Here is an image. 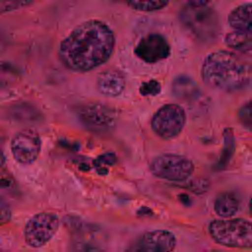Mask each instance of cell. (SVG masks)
Instances as JSON below:
<instances>
[{
	"instance_id": "cell-1",
	"label": "cell",
	"mask_w": 252,
	"mask_h": 252,
	"mask_svg": "<svg viewBox=\"0 0 252 252\" xmlns=\"http://www.w3.org/2000/svg\"><path fill=\"white\" fill-rule=\"evenodd\" d=\"M115 37L103 22L90 20L77 26L59 47V57L70 70L87 72L106 62L114 49Z\"/></svg>"
},
{
	"instance_id": "cell-2",
	"label": "cell",
	"mask_w": 252,
	"mask_h": 252,
	"mask_svg": "<svg viewBox=\"0 0 252 252\" xmlns=\"http://www.w3.org/2000/svg\"><path fill=\"white\" fill-rule=\"evenodd\" d=\"M201 74L209 87L223 92H235L251 84L252 64L230 51L218 50L205 58Z\"/></svg>"
},
{
	"instance_id": "cell-3",
	"label": "cell",
	"mask_w": 252,
	"mask_h": 252,
	"mask_svg": "<svg viewBox=\"0 0 252 252\" xmlns=\"http://www.w3.org/2000/svg\"><path fill=\"white\" fill-rule=\"evenodd\" d=\"M209 232L220 245L235 248L252 247V222L247 220H215L209 224Z\"/></svg>"
},
{
	"instance_id": "cell-4",
	"label": "cell",
	"mask_w": 252,
	"mask_h": 252,
	"mask_svg": "<svg viewBox=\"0 0 252 252\" xmlns=\"http://www.w3.org/2000/svg\"><path fill=\"white\" fill-rule=\"evenodd\" d=\"M179 18L183 27L198 40H211L219 32L218 16L207 6L187 5L181 10Z\"/></svg>"
},
{
	"instance_id": "cell-5",
	"label": "cell",
	"mask_w": 252,
	"mask_h": 252,
	"mask_svg": "<svg viewBox=\"0 0 252 252\" xmlns=\"http://www.w3.org/2000/svg\"><path fill=\"white\" fill-rule=\"evenodd\" d=\"M150 171L158 178L180 182L192 175L194 164L189 158L183 156L163 154L158 156L151 161Z\"/></svg>"
},
{
	"instance_id": "cell-6",
	"label": "cell",
	"mask_w": 252,
	"mask_h": 252,
	"mask_svg": "<svg viewBox=\"0 0 252 252\" xmlns=\"http://www.w3.org/2000/svg\"><path fill=\"white\" fill-rule=\"evenodd\" d=\"M185 123V110L178 104L168 103L162 105L154 114L151 127L158 137L170 140L181 133Z\"/></svg>"
},
{
	"instance_id": "cell-7",
	"label": "cell",
	"mask_w": 252,
	"mask_h": 252,
	"mask_svg": "<svg viewBox=\"0 0 252 252\" xmlns=\"http://www.w3.org/2000/svg\"><path fill=\"white\" fill-rule=\"evenodd\" d=\"M59 219L53 213H39L32 217L26 223L24 235L26 242L34 248L45 245L57 232Z\"/></svg>"
},
{
	"instance_id": "cell-8",
	"label": "cell",
	"mask_w": 252,
	"mask_h": 252,
	"mask_svg": "<svg viewBox=\"0 0 252 252\" xmlns=\"http://www.w3.org/2000/svg\"><path fill=\"white\" fill-rule=\"evenodd\" d=\"M79 118L88 129L97 133L109 132L115 127L117 121L115 110L99 102L83 105L79 110Z\"/></svg>"
},
{
	"instance_id": "cell-9",
	"label": "cell",
	"mask_w": 252,
	"mask_h": 252,
	"mask_svg": "<svg viewBox=\"0 0 252 252\" xmlns=\"http://www.w3.org/2000/svg\"><path fill=\"white\" fill-rule=\"evenodd\" d=\"M71 250L72 252H105L106 237L99 227L81 223L72 232Z\"/></svg>"
},
{
	"instance_id": "cell-10",
	"label": "cell",
	"mask_w": 252,
	"mask_h": 252,
	"mask_svg": "<svg viewBox=\"0 0 252 252\" xmlns=\"http://www.w3.org/2000/svg\"><path fill=\"white\" fill-rule=\"evenodd\" d=\"M41 138L31 128L21 130L11 141V151L14 158L21 164H31L39 156Z\"/></svg>"
},
{
	"instance_id": "cell-11",
	"label": "cell",
	"mask_w": 252,
	"mask_h": 252,
	"mask_svg": "<svg viewBox=\"0 0 252 252\" xmlns=\"http://www.w3.org/2000/svg\"><path fill=\"white\" fill-rule=\"evenodd\" d=\"M175 246L176 238L172 232L157 229L143 233L126 252H172Z\"/></svg>"
},
{
	"instance_id": "cell-12",
	"label": "cell",
	"mask_w": 252,
	"mask_h": 252,
	"mask_svg": "<svg viewBox=\"0 0 252 252\" xmlns=\"http://www.w3.org/2000/svg\"><path fill=\"white\" fill-rule=\"evenodd\" d=\"M135 54L147 63H157L170 54V46L161 34L150 33L142 37L135 47Z\"/></svg>"
},
{
	"instance_id": "cell-13",
	"label": "cell",
	"mask_w": 252,
	"mask_h": 252,
	"mask_svg": "<svg viewBox=\"0 0 252 252\" xmlns=\"http://www.w3.org/2000/svg\"><path fill=\"white\" fill-rule=\"evenodd\" d=\"M97 90L106 96H117L125 88V79L116 70H106L99 74L96 82Z\"/></svg>"
},
{
	"instance_id": "cell-14",
	"label": "cell",
	"mask_w": 252,
	"mask_h": 252,
	"mask_svg": "<svg viewBox=\"0 0 252 252\" xmlns=\"http://www.w3.org/2000/svg\"><path fill=\"white\" fill-rule=\"evenodd\" d=\"M227 21L234 31L252 33V4H243L234 8L229 13Z\"/></svg>"
},
{
	"instance_id": "cell-15",
	"label": "cell",
	"mask_w": 252,
	"mask_h": 252,
	"mask_svg": "<svg viewBox=\"0 0 252 252\" xmlns=\"http://www.w3.org/2000/svg\"><path fill=\"white\" fill-rule=\"evenodd\" d=\"M217 215L222 218H230L236 215L240 209V201L238 197L231 192L220 194L214 204Z\"/></svg>"
},
{
	"instance_id": "cell-16",
	"label": "cell",
	"mask_w": 252,
	"mask_h": 252,
	"mask_svg": "<svg viewBox=\"0 0 252 252\" xmlns=\"http://www.w3.org/2000/svg\"><path fill=\"white\" fill-rule=\"evenodd\" d=\"M224 41L230 48L252 57V33L234 31L225 35Z\"/></svg>"
},
{
	"instance_id": "cell-17",
	"label": "cell",
	"mask_w": 252,
	"mask_h": 252,
	"mask_svg": "<svg viewBox=\"0 0 252 252\" xmlns=\"http://www.w3.org/2000/svg\"><path fill=\"white\" fill-rule=\"evenodd\" d=\"M172 91L176 96L182 99H186L196 95L198 88L190 78L181 76L175 79V81L173 82Z\"/></svg>"
},
{
	"instance_id": "cell-18",
	"label": "cell",
	"mask_w": 252,
	"mask_h": 252,
	"mask_svg": "<svg viewBox=\"0 0 252 252\" xmlns=\"http://www.w3.org/2000/svg\"><path fill=\"white\" fill-rule=\"evenodd\" d=\"M134 10L141 12H153L164 8L169 0H126Z\"/></svg>"
},
{
	"instance_id": "cell-19",
	"label": "cell",
	"mask_w": 252,
	"mask_h": 252,
	"mask_svg": "<svg viewBox=\"0 0 252 252\" xmlns=\"http://www.w3.org/2000/svg\"><path fill=\"white\" fill-rule=\"evenodd\" d=\"M238 119L246 129L252 132V99L239 108Z\"/></svg>"
},
{
	"instance_id": "cell-20",
	"label": "cell",
	"mask_w": 252,
	"mask_h": 252,
	"mask_svg": "<svg viewBox=\"0 0 252 252\" xmlns=\"http://www.w3.org/2000/svg\"><path fill=\"white\" fill-rule=\"evenodd\" d=\"M33 0H1V12L6 13L30 5Z\"/></svg>"
},
{
	"instance_id": "cell-21",
	"label": "cell",
	"mask_w": 252,
	"mask_h": 252,
	"mask_svg": "<svg viewBox=\"0 0 252 252\" xmlns=\"http://www.w3.org/2000/svg\"><path fill=\"white\" fill-rule=\"evenodd\" d=\"M159 91H160V85L156 80H151L149 82H146L140 88V92L144 95H149V94L155 95L158 94Z\"/></svg>"
},
{
	"instance_id": "cell-22",
	"label": "cell",
	"mask_w": 252,
	"mask_h": 252,
	"mask_svg": "<svg viewBox=\"0 0 252 252\" xmlns=\"http://www.w3.org/2000/svg\"><path fill=\"white\" fill-rule=\"evenodd\" d=\"M187 5L189 6H196V7H200V6H207V4L211 1V0H184Z\"/></svg>"
},
{
	"instance_id": "cell-23",
	"label": "cell",
	"mask_w": 252,
	"mask_h": 252,
	"mask_svg": "<svg viewBox=\"0 0 252 252\" xmlns=\"http://www.w3.org/2000/svg\"><path fill=\"white\" fill-rule=\"evenodd\" d=\"M249 208H250V212L252 213V199L250 201V204H249Z\"/></svg>"
},
{
	"instance_id": "cell-24",
	"label": "cell",
	"mask_w": 252,
	"mask_h": 252,
	"mask_svg": "<svg viewBox=\"0 0 252 252\" xmlns=\"http://www.w3.org/2000/svg\"><path fill=\"white\" fill-rule=\"evenodd\" d=\"M109 1H113V2H117V1H121V0H109Z\"/></svg>"
}]
</instances>
